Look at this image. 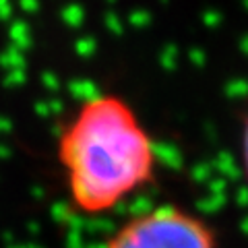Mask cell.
<instances>
[{
  "mask_svg": "<svg viewBox=\"0 0 248 248\" xmlns=\"http://www.w3.org/2000/svg\"><path fill=\"white\" fill-rule=\"evenodd\" d=\"M56 157L71 205L102 215L147 188L157 174V145L118 93L87 97L58 135Z\"/></svg>",
  "mask_w": 248,
  "mask_h": 248,
  "instance_id": "1",
  "label": "cell"
},
{
  "mask_svg": "<svg viewBox=\"0 0 248 248\" xmlns=\"http://www.w3.org/2000/svg\"><path fill=\"white\" fill-rule=\"evenodd\" d=\"M104 248H221L217 232L197 213L164 203L128 217Z\"/></svg>",
  "mask_w": 248,
  "mask_h": 248,
  "instance_id": "2",
  "label": "cell"
},
{
  "mask_svg": "<svg viewBox=\"0 0 248 248\" xmlns=\"http://www.w3.org/2000/svg\"><path fill=\"white\" fill-rule=\"evenodd\" d=\"M240 161H242V172L248 184V110L242 116V126H240Z\"/></svg>",
  "mask_w": 248,
  "mask_h": 248,
  "instance_id": "3",
  "label": "cell"
}]
</instances>
